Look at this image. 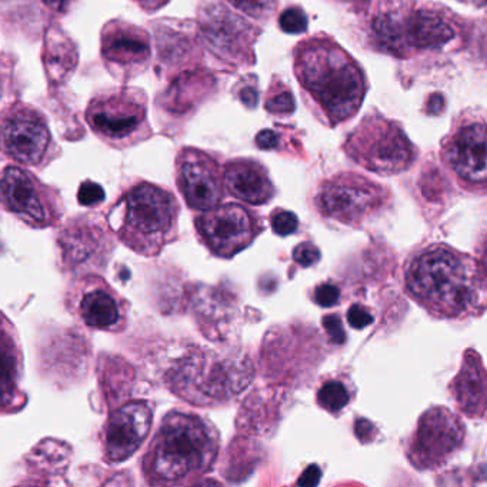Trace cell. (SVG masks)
<instances>
[{"mask_svg": "<svg viewBox=\"0 0 487 487\" xmlns=\"http://www.w3.org/2000/svg\"><path fill=\"white\" fill-rule=\"evenodd\" d=\"M348 320L353 329H365L373 321V317L366 309L355 304L348 311Z\"/></svg>", "mask_w": 487, "mask_h": 487, "instance_id": "836d02e7", "label": "cell"}, {"mask_svg": "<svg viewBox=\"0 0 487 487\" xmlns=\"http://www.w3.org/2000/svg\"><path fill=\"white\" fill-rule=\"evenodd\" d=\"M220 436L208 419L173 410L161 420L141 459V474L150 486L195 484L213 469Z\"/></svg>", "mask_w": 487, "mask_h": 487, "instance_id": "7a4b0ae2", "label": "cell"}, {"mask_svg": "<svg viewBox=\"0 0 487 487\" xmlns=\"http://www.w3.org/2000/svg\"><path fill=\"white\" fill-rule=\"evenodd\" d=\"M270 225L277 236H289L297 230L299 219L290 210L276 209L270 215Z\"/></svg>", "mask_w": 487, "mask_h": 487, "instance_id": "4316f807", "label": "cell"}, {"mask_svg": "<svg viewBox=\"0 0 487 487\" xmlns=\"http://www.w3.org/2000/svg\"><path fill=\"white\" fill-rule=\"evenodd\" d=\"M2 203L8 212L35 229L56 226L63 215L59 193L18 166L4 171Z\"/></svg>", "mask_w": 487, "mask_h": 487, "instance_id": "52a82bcc", "label": "cell"}, {"mask_svg": "<svg viewBox=\"0 0 487 487\" xmlns=\"http://www.w3.org/2000/svg\"><path fill=\"white\" fill-rule=\"evenodd\" d=\"M483 260H484V266L487 267V236H486V242H484V247H483Z\"/></svg>", "mask_w": 487, "mask_h": 487, "instance_id": "b9f144b4", "label": "cell"}, {"mask_svg": "<svg viewBox=\"0 0 487 487\" xmlns=\"http://www.w3.org/2000/svg\"><path fill=\"white\" fill-rule=\"evenodd\" d=\"M375 31L380 43L393 53H400L403 48L437 49L454 36L451 26L441 16L423 11L405 18L380 16L375 22Z\"/></svg>", "mask_w": 487, "mask_h": 487, "instance_id": "4fadbf2b", "label": "cell"}, {"mask_svg": "<svg viewBox=\"0 0 487 487\" xmlns=\"http://www.w3.org/2000/svg\"><path fill=\"white\" fill-rule=\"evenodd\" d=\"M2 136L5 151L28 166L41 164L50 140L45 122L28 109L15 110L5 119Z\"/></svg>", "mask_w": 487, "mask_h": 487, "instance_id": "ac0fdd59", "label": "cell"}, {"mask_svg": "<svg viewBox=\"0 0 487 487\" xmlns=\"http://www.w3.org/2000/svg\"><path fill=\"white\" fill-rule=\"evenodd\" d=\"M313 299L321 307H332L339 301L341 291L332 283H323L314 289Z\"/></svg>", "mask_w": 487, "mask_h": 487, "instance_id": "4dcf8cb0", "label": "cell"}, {"mask_svg": "<svg viewBox=\"0 0 487 487\" xmlns=\"http://www.w3.org/2000/svg\"><path fill=\"white\" fill-rule=\"evenodd\" d=\"M153 424V407L147 400H130L114 409L102 437L103 457L107 463H122L146 441Z\"/></svg>", "mask_w": 487, "mask_h": 487, "instance_id": "5bb4252c", "label": "cell"}, {"mask_svg": "<svg viewBox=\"0 0 487 487\" xmlns=\"http://www.w3.org/2000/svg\"><path fill=\"white\" fill-rule=\"evenodd\" d=\"M373 430H375V426L370 422L365 419H358L355 424V433L358 439H360L362 441H369L370 439H373Z\"/></svg>", "mask_w": 487, "mask_h": 487, "instance_id": "8d00e7d4", "label": "cell"}, {"mask_svg": "<svg viewBox=\"0 0 487 487\" xmlns=\"http://www.w3.org/2000/svg\"><path fill=\"white\" fill-rule=\"evenodd\" d=\"M451 393L459 410L471 419L487 414V370L480 355L469 349L461 368L451 382Z\"/></svg>", "mask_w": 487, "mask_h": 487, "instance_id": "d6986e66", "label": "cell"}, {"mask_svg": "<svg viewBox=\"0 0 487 487\" xmlns=\"http://www.w3.org/2000/svg\"><path fill=\"white\" fill-rule=\"evenodd\" d=\"M253 376L252 360L245 353L198 349L171 366L165 383L191 405L216 407L243 393Z\"/></svg>", "mask_w": 487, "mask_h": 487, "instance_id": "3957f363", "label": "cell"}, {"mask_svg": "<svg viewBox=\"0 0 487 487\" xmlns=\"http://www.w3.org/2000/svg\"><path fill=\"white\" fill-rule=\"evenodd\" d=\"M464 437V424L454 413L443 406L432 407L419 419L407 457L416 469H437L463 446Z\"/></svg>", "mask_w": 487, "mask_h": 487, "instance_id": "7c38bea8", "label": "cell"}, {"mask_svg": "<svg viewBox=\"0 0 487 487\" xmlns=\"http://www.w3.org/2000/svg\"><path fill=\"white\" fill-rule=\"evenodd\" d=\"M446 160L466 186L487 191V127L471 124L460 130L446 150Z\"/></svg>", "mask_w": 487, "mask_h": 487, "instance_id": "e0dca14e", "label": "cell"}, {"mask_svg": "<svg viewBox=\"0 0 487 487\" xmlns=\"http://www.w3.org/2000/svg\"><path fill=\"white\" fill-rule=\"evenodd\" d=\"M243 14H247L256 19L267 18L276 8V0H229Z\"/></svg>", "mask_w": 487, "mask_h": 487, "instance_id": "484cf974", "label": "cell"}, {"mask_svg": "<svg viewBox=\"0 0 487 487\" xmlns=\"http://www.w3.org/2000/svg\"><path fill=\"white\" fill-rule=\"evenodd\" d=\"M45 48V63L49 77L55 82L63 80L77 62L75 45L60 29L52 28L48 32Z\"/></svg>", "mask_w": 487, "mask_h": 487, "instance_id": "603a6c76", "label": "cell"}, {"mask_svg": "<svg viewBox=\"0 0 487 487\" xmlns=\"http://www.w3.org/2000/svg\"><path fill=\"white\" fill-rule=\"evenodd\" d=\"M406 287L436 317L464 319L487 309V267L444 245L429 246L409 263Z\"/></svg>", "mask_w": 487, "mask_h": 487, "instance_id": "6da1fadb", "label": "cell"}, {"mask_svg": "<svg viewBox=\"0 0 487 487\" xmlns=\"http://www.w3.org/2000/svg\"><path fill=\"white\" fill-rule=\"evenodd\" d=\"M63 267L77 276L105 270L113 252V239L95 216L70 219L58 235Z\"/></svg>", "mask_w": 487, "mask_h": 487, "instance_id": "8fae6325", "label": "cell"}, {"mask_svg": "<svg viewBox=\"0 0 487 487\" xmlns=\"http://www.w3.org/2000/svg\"><path fill=\"white\" fill-rule=\"evenodd\" d=\"M350 156L366 169L379 175H393L407 169L413 149L405 133L386 120H373L349 140Z\"/></svg>", "mask_w": 487, "mask_h": 487, "instance_id": "9c48e42d", "label": "cell"}, {"mask_svg": "<svg viewBox=\"0 0 487 487\" xmlns=\"http://www.w3.org/2000/svg\"><path fill=\"white\" fill-rule=\"evenodd\" d=\"M266 109L272 113H279V114H287L294 110V99L290 92H283L272 99L267 100Z\"/></svg>", "mask_w": 487, "mask_h": 487, "instance_id": "d6a6232c", "label": "cell"}, {"mask_svg": "<svg viewBox=\"0 0 487 487\" xmlns=\"http://www.w3.org/2000/svg\"><path fill=\"white\" fill-rule=\"evenodd\" d=\"M109 216L116 237L140 256H157L179 233V203L168 189L141 182L130 188Z\"/></svg>", "mask_w": 487, "mask_h": 487, "instance_id": "277c9868", "label": "cell"}, {"mask_svg": "<svg viewBox=\"0 0 487 487\" xmlns=\"http://www.w3.org/2000/svg\"><path fill=\"white\" fill-rule=\"evenodd\" d=\"M474 4L477 6H486L487 5V0H474Z\"/></svg>", "mask_w": 487, "mask_h": 487, "instance_id": "7bdbcfd3", "label": "cell"}, {"mask_svg": "<svg viewBox=\"0 0 487 487\" xmlns=\"http://www.w3.org/2000/svg\"><path fill=\"white\" fill-rule=\"evenodd\" d=\"M68 309L95 331L123 332L129 303L96 273L85 274L68 291Z\"/></svg>", "mask_w": 487, "mask_h": 487, "instance_id": "30bf717a", "label": "cell"}, {"mask_svg": "<svg viewBox=\"0 0 487 487\" xmlns=\"http://www.w3.org/2000/svg\"><path fill=\"white\" fill-rule=\"evenodd\" d=\"M105 198L106 195H105L103 188L90 181L83 182L77 192V202L86 208H93V206L100 205L105 200Z\"/></svg>", "mask_w": 487, "mask_h": 487, "instance_id": "f1b7e54d", "label": "cell"}, {"mask_svg": "<svg viewBox=\"0 0 487 487\" xmlns=\"http://www.w3.org/2000/svg\"><path fill=\"white\" fill-rule=\"evenodd\" d=\"M293 259L301 267H310L320 259V250L311 242H303L293 250Z\"/></svg>", "mask_w": 487, "mask_h": 487, "instance_id": "f546056e", "label": "cell"}, {"mask_svg": "<svg viewBox=\"0 0 487 487\" xmlns=\"http://www.w3.org/2000/svg\"><path fill=\"white\" fill-rule=\"evenodd\" d=\"M240 100L247 107H255L257 105V100H259L257 92L253 87H245L240 90Z\"/></svg>", "mask_w": 487, "mask_h": 487, "instance_id": "74e56055", "label": "cell"}, {"mask_svg": "<svg viewBox=\"0 0 487 487\" xmlns=\"http://www.w3.org/2000/svg\"><path fill=\"white\" fill-rule=\"evenodd\" d=\"M195 229L199 240L212 255L232 259L255 242L263 232V225L247 208L226 203L202 212L195 219Z\"/></svg>", "mask_w": 487, "mask_h": 487, "instance_id": "8992f818", "label": "cell"}, {"mask_svg": "<svg viewBox=\"0 0 487 487\" xmlns=\"http://www.w3.org/2000/svg\"><path fill=\"white\" fill-rule=\"evenodd\" d=\"M256 144L263 150L274 149L279 144V136L272 130H262L256 136Z\"/></svg>", "mask_w": 487, "mask_h": 487, "instance_id": "e575fe53", "label": "cell"}, {"mask_svg": "<svg viewBox=\"0 0 487 487\" xmlns=\"http://www.w3.org/2000/svg\"><path fill=\"white\" fill-rule=\"evenodd\" d=\"M350 396L346 386L338 380L323 383L317 392V405L329 413H338L346 407Z\"/></svg>", "mask_w": 487, "mask_h": 487, "instance_id": "d4e9b609", "label": "cell"}, {"mask_svg": "<svg viewBox=\"0 0 487 487\" xmlns=\"http://www.w3.org/2000/svg\"><path fill=\"white\" fill-rule=\"evenodd\" d=\"M247 23L232 15L226 9L218 6L203 15V33L212 49L220 53H236L246 38Z\"/></svg>", "mask_w": 487, "mask_h": 487, "instance_id": "7402d4cb", "label": "cell"}, {"mask_svg": "<svg viewBox=\"0 0 487 487\" xmlns=\"http://www.w3.org/2000/svg\"><path fill=\"white\" fill-rule=\"evenodd\" d=\"M137 2L141 6H144L146 9H156V8L161 6V5H165L168 0H137Z\"/></svg>", "mask_w": 487, "mask_h": 487, "instance_id": "60d3db41", "label": "cell"}, {"mask_svg": "<svg viewBox=\"0 0 487 487\" xmlns=\"http://www.w3.org/2000/svg\"><path fill=\"white\" fill-rule=\"evenodd\" d=\"M321 477V471L319 469V466L311 464L309 466L300 476V478L297 480L299 486H316L319 483Z\"/></svg>", "mask_w": 487, "mask_h": 487, "instance_id": "d590c367", "label": "cell"}, {"mask_svg": "<svg viewBox=\"0 0 487 487\" xmlns=\"http://www.w3.org/2000/svg\"><path fill=\"white\" fill-rule=\"evenodd\" d=\"M102 53L107 62L116 66H140L150 56L147 35L130 25L112 23L103 32Z\"/></svg>", "mask_w": 487, "mask_h": 487, "instance_id": "ffe728a7", "label": "cell"}, {"mask_svg": "<svg viewBox=\"0 0 487 487\" xmlns=\"http://www.w3.org/2000/svg\"><path fill=\"white\" fill-rule=\"evenodd\" d=\"M18 346L15 339L8 336V329L4 328V339H2V355H4V409L12 402L15 406L16 400L21 399L18 396V379L21 378V356L18 352Z\"/></svg>", "mask_w": 487, "mask_h": 487, "instance_id": "cb8c5ba5", "label": "cell"}, {"mask_svg": "<svg viewBox=\"0 0 487 487\" xmlns=\"http://www.w3.org/2000/svg\"><path fill=\"white\" fill-rule=\"evenodd\" d=\"M323 326H324V329H326V333L333 343H336V345L345 343L346 332L343 329L342 320L338 317V314H328L326 317H324L323 319Z\"/></svg>", "mask_w": 487, "mask_h": 487, "instance_id": "1f68e13d", "label": "cell"}, {"mask_svg": "<svg viewBox=\"0 0 487 487\" xmlns=\"http://www.w3.org/2000/svg\"><path fill=\"white\" fill-rule=\"evenodd\" d=\"M43 2H45L49 8H52L53 11L62 12V11H65V9L73 2V0H43Z\"/></svg>", "mask_w": 487, "mask_h": 487, "instance_id": "f35d334b", "label": "cell"}, {"mask_svg": "<svg viewBox=\"0 0 487 487\" xmlns=\"http://www.w3.org/2000/svg\"><path fill=\"white\" fill-rule=\"evenodd\" d=\"M144 103L133 92H117L95 100L87 112L89 123L107 139H126L143 123Z\"/></svg>", "mask_w": 487, "mask_h": 487, "instance_id": "2e32d148", "label": "cell"}, {"mask_svg": "<svg viewBox=\"0 0 487 487\" xmlns=\"http://www.w3.org/2000/svg\"><path fill=\"white\" fill-rule=\"evenodd\" d=\"M386 192L356 175H342L324 182L316 196L317 210L328 219L355 226L383 206Z\"/></svg>", "mask_w": 487, "mask_h": 487, "instance_id": "ba28073f", "label": "cell"}, {"mask_svg": "<svg viewBox=\"0 0 487 487\" xmlns=\"http://www.w3.org/2000/svg\"><path fill=\"white\" fill-rule=\"evenodd\" d=\"M225 183L232 196L249 205H264L274 195L266 169L255 160H235L228 165Z\"/></svg>", "mask_w": 487, "mask_h": 487, "instance_id": "44dd1931", "label": "cell"}, {"mask_svg": "<svg viewBox=\"0 0 487 487\" xmlns=\"http://www.w3.org/2000/svg\"><path fill=\"white\" fill-rule=\"evenodd\" d=\"M429 103H430L429 105V110L432 113H437L441 109V106H443V97L439 96V95H434V96H432Z\"/></svg>", "mask_w": 487, "mask_h": 487, "instance_id": "ab89813d", "label": "cell"}, {"mask_svg": "<svg viewBox=\"0 0 487 487\" xmlns=\"http://www.w3.org/2000/svg\"><path fill=\"white\" fill-rule=\"evenodd\" d=\"M296 68L304 87L333 122H343L359 110L363 77L339 46L320 41L307 43L299 52Z\"/></svg>", "mask_w": 487, "mask_h": 487, "instance_id": "5b68a950", "label": "cell"}, {"mask_svg": "<svg viewBox=\"0 0 487 487\" xmlns=\"http://www.w3.org/2000/svg\"><path fill=\"white\" fill-rule=\"evenodd\" d=\"M282 31L286 33H303L307 29V18L303 11L297 8H290L284 11L279 19Z\"/></svg>", "mask_w": 487, "mask_h": 487, "instance_id": "83f0119b", "label": "cell"}, {"mask_svg": "<svg viewBox=\"0 0 487 487\" xmlns=\"http://www.w3.org/2000/svg\"><path fill=\"white\" fill-rule=\"evenodd\" d=\"M176 166L178 186L191 209L208 212L220 205L225 196L223 178L210 156L199 150H185Z\"/></svg>", "mask_w": 487, "mask_h": 487, "instance_id": "9a60e30c", "label": "cell"}]
</instances>
